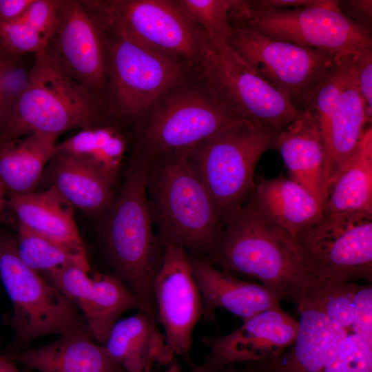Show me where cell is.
I'll return each instance as SVG.
<instances>
[{
	"instance_id": "1",
	"label": "cell",
	"mask_w": 372,
	"mask_h": 372,
	"mask_svg": "<svg viewBox=\"0 0 372 372\" xmlns=\"http://www.w3.org/2000/svg\"><path fill=\"white\" fill-rule=\"evenodd\" d=\"M150 163L132 152L121 192L107 211L103 239L114 275L135 296L140 310L158 322L153 283L164 247L152 227L147 198Z\"/></svg>"
},
{
	"instance_id": "39",
	"label": "cell",
	"mask_w": 372,
	"mask_h": 372,
	"mask_svg": "<svg viewBox=\"0 0 372 372\" xmlns=\"http://www.w3.org/2000/svg\"><path fill=\"white\" fill-rule=\"evenodd\" d=\"M320 0H251L247 1L248 8L252 10L282 9L316 5Z\"/></svg>"
},
{
	"instance_id": "28",
	"label": "cell",
	"mask_w": 372,
	"mask_h": 372,
	"mask_svg": "<svg viewBox=\"0 0 372 372\" xmlns=\"http://www.w3.org/2000/svg\"><path fill=\"white\" fill-rule=\"evenodd\" d=\"M358 212L372 214L371 125L329 188L324 204V214Z\"/></svg>"
},
{
	"instance_id": "4",
	"label": "cell",
	"mask_w": 372,
	"mask_h": 372,
	"mask_svg": "<svg viewBox=\"0 0 372 372\" xmlns=\"http://www.w3.org/2000/svg\"><path fill=\"white\" fill-rule=\"evenodd\" d=\"M280 130L234 120L183 152L206 187L225 225L247 203L255 185L256 165L274 147Z\"/></svg>"
},
{
	"instance_id": "3",
	"label": "cell",
	"mask_w": 372,
	"mask_h": 372,
	"mask_svg": "<svg viewBox=\"0 0 372 372\" xmlns=\"http://www.w3.org/2000/svg\"><path fill=\"white\" fill-rule=\"evenodd\" d=\"M147 189L152 220L163 247L172 244L205 259L223 233L213 200L184 152L158 156L149 165Z\"/></svg>"
},
{
	"instance_id": "17",
	"label": "cell",
	"mask_w": 372,
	"mask_h": 372,
	"mask_svg": "<svg viewBox=\"0 0 372 372\" xmlns=\"http://www.w3.org/2000/svg\"><path fill=\"white\" fill-rule=\"evenodd\" d=\"M189 258L201 297L202 316L207 320L214 318L218 309H223L245 321L282 300L261 284L240 280L204 259Z\"/></svg>"
},
{
	"instance_id": "8",
	"label": "cell",
	"mask_w": 372,
	"mask_h": 372,
	"mask_svg": "<svg viewBox=\"0 0 372 372\" xmlns=\"http://www.w3.org/2000/svg\"><path fill=\"white\" fill-rule=\"evenodd\" d=\"M101 28L123 32L180 60L201 77L213 50L202 29L169 0H83Z\"/></svg>"
},
{
	"instance_id": "42",
	"label": "cell",
	"mask_w": 372,
	"mask_h": 372,
	"mask_svg": "<svg viewBox=\"0 0 372 372\" xmlns=\"http://www.w3.org/2000/svg\"><path fill=\"white\" fill-rule=\"evenodd\" d=\"M192 372H259L254 369L237 368L234 364L229 365L218 371H211L201 368L200 366L192 364Z\"/></svg>"
},
{
	"instance_id": "31",
	"label": "cell",
	"mask_w": 372,
	"mask_h": 372,
	"mask_svg": "<svg viewBox=\"0 0 372 372\" xmlns=\"http://www.w3.org/2000/svg\"><path fill=\"white\" fill-rule=\"evenodd\" d=\"M178 6L205 32L214 49L229 46L233 33L232 13L244 0H176Z\"/></svg>"
},
{
	"instance_id": "18",
	"label": "cell",
	"mask_w": 372,
	"mask_h": 372,
	"mask_svg": "<svg viewBox=\"0 0 372 372\" xmlns=\"http://www.w3.org/2000/svg\"><path fill=\"white\" fill-rule=\"evenodd\" d=\"M276 148L291 179L317 199L324 208L327 195V156L319 127L306 110L300 118L281 129Z\"/></svg>"
},
{
	"instance_id": "25",
	"label": "cell",
	"mask_w": 372,
	"mask_h": 372,
	"mask_svg": "<svg viewBox=\"0 0 372 372\" xmlns=\"http://www.w3.org/2000/svg\"><path fill=\"white\" fill-rule=\"evenodd\" d=\"M50 186L74 208L96 216L107 213L115 196L114 183L89 165L56 153L46 167Z\"/></svg>"
},
{
	"instance_id": "19",
	"label": "cell",
	"mask_w": 372,
	"mask_h": 372,
	"mask_svg": "<svg viewBox=\"0 0 372 372\" xmlns=\"http://www.w3.org/2000/svg\"><path fill=\"white\" fill-rule=\"evenodd\" d=\"M103 346L109 358L126 372H155L174 360L158 322L141 310L118 320Z\"/></svg>"
},
{
	"instance_id": "6",
	"label": "cell",
	"mask_w": 372,
	"mask_h": 372,
	"mask_svg": "<svg viewBox=\"0 0 372 372\" xmlns=\"http://www.w3.org/2000/svg\"><path fill=\"white\" fill-rule=\"evenodd\" d=\"M234 120L205 81L190 75L159 96L134 125L132 151L149 161L183 152Z\"/></svg>"
},
{
	"instance_id": "44",
	"label": "cell",
	"mask_w": 372,
	"mask_h": 372,
	"mask_svg": "<svg viewBox=\"0 0 372 372\" xmlns=\"http://www.w3.org/2000/svg\"><path fill=\"white\" fill-rule=\"evenodd\" d=\"M165 372H181V369L176 360H173Z\"/></svg>"
},
{
	"instance_id": "35",
	"label": "cell",
	"mask_w": 372,
	"mask_h": 372,
	"mask_svg": "<svg viewBox=\"0 0 372 372\" xmlns=\"http://www.w3.org/2000/svg\"><path fill=\"white\" fill-rule=\"evenodd\" d=\"M62 0H32L21 19L34 28L46 45L56 26Z\"/></svg>"
},
{
	"instance_id": "45",
	"label": "cell",
	"mask_w": 372,
	"mask_h": 372,
	"mask_svg": "<svg viewBox=\"0 0 372 372\" xmlns=\"http://www.w3.org/2000/svg\"><path fill=\"white\" fill-rule=\"evenodd\" d=\"M6 120V116L3 109L1 103L0 101V133L3 127Z\"/></svg>"
},
{
	"instance_id": "23",
	"label": "cell",
	"mask_w": 372,
	"mask_h": 372,
	"mask_svg": "<svg viewBox=\"0 0 372 372\" xmlns=\"http://www.w3.org/2000/svg\"><path fill=\"white\" fill-rule=\"evenodd\" d=\"M18 224L81 256L86 250L79 232L74 207L53 187L12 195L7 200Z\"/></svg>"
},
{
	"instance_id": "37",
	"label": "cell",
	"mask_w": 372,
	"mask_h": 372,
	"mask_svg": "<svg viewBox=\"0 0 372 372\" xmlns=\"http://www.w3.org/2000/svg\"><path fill=\"white\" fill-rule=\"evenodd\" d=\"M358 89L369 116H372V47L356 50L351 56Z\"/></svg>"
},
{
	"instance_id": "30",
	"label": "cell",
	"mask_w": 372,
	"mask_h": 372,
	"mask_svg": "<svg viewBox=\"0 0 372 372\" xmlns=\"http://www.w3.org/2000/svg\"><path fill=\"white\" fill-rule=\"evenodd\" d=\"M15 241L21 260L39 273L44 274L70 264L92 271L87 256L78 254L19 224Z\"/></svg>"
},
{
	"instance_id": "14",
	"label": "cell",
	"mask_w": 372,
	"mask_h": 372,
	"mask_svg": "<svg viewBox=\"0 0 372 372\" xmlns=\"http://www.w3.org/2000/svg\"><path fill=\"white\" fill-rule=\"evenodd\" d=\"M44 52L105 105L107 64L105 39L81 1L62 0L56 26Z\"/></svg>"
},
{
	"instance_id": "36",
	"label": "cell",
	"mask_w": 372,
	"mask_h": 372,
	"mask_svg": "<svg viewBox=\"0 0 372 372\" xmlns=\"http://www.w3.org/2000/svg\"><path fill=\"white\" fill-rule=\"evenodd\" d=\"M351 333L372 343V287L360 286L353 301Z\"/></svg>"
},
{
	"instance_id": "34",
	"label": "cell",
	"mask_w": 372,
	"mask_h": 372,
	"mask_svg": "<svg viewBox=\"0 0 372 372\" xmlns=\"http://www.w3.org/2000/svg\"><path fill=\"white\" fill-rule=\"evenodd\" d=\"M15 57L0 54V101L6 119L26 89L32 68L27 70Z\"/></svg>"
},
{
	"instance_id": "9",
	"label": "cell",
	"mask_w": 372,
	"mask_h": 372,
	"mask_svg": "<svg viewBox=\"0 0 372 372\" xmlns=\"http://www.w3.org/2000/svg\"><path fill=\"white\" fill-rule=\"evenodd\" d=\"M0 279L12 304L14 351L39 337L87 329L75 304L21 260L15 236L7 231L0 232Z\"/></svg>"
},
{
	"instance_id": "41",
	"label": "cell",
	"mask_w": 372,
	"mask_h": 372,
	"mask_svg": "<svg viewBox=\"0 0 372 372\" xmlns=\"http://www.w3.org/2000/svg\"><path fill=\"white\" fill-rule=\"evenodd\" d=\"M6 195H7L6 192L0 180V223L9 224L11 220L6 212L8 203L6 199Z\"/></svg>"
},
{
	"instance_id": "38",
	"label": "cell",
	"mask_w": 372,
	"mask_h": 372,
	"mask_svg": "<svg viewBox=\"0 0 372 372\" xmlns=\"http://www.w3.org/2000/svg\"><path fill=\"white\" fill-rule=\"evenodd\" d=\"M339 10L347 17L362 26L371 28L372 1H338Z\"/></svg>"
},
{
	"instance_id": "20",
	"label": "cell",
	"mask_w": 372,
	"mask_h": 372,
	"mask_svg": "<svg viewBox=\"0 0 372 372\" xmlns=\"http://www.w3.org/2000/svg\"><path fill=\"white\" fill-rule=\"evenodd\" d=\"M93 339L88 329L73 331L46 345L4 357L38 372H126Z\"/></svg>"
},
{
	"instance_id": "32",
	"label": "cell",
	"mask_w": 372,
	"mask_h": 372,
	"mask_svg": "<svg viewBox=\"0 0 372 372\" xmlns=\"http://www.w3.org/2000/svg\"><path fill=\"white\" fill-rule=\"evenodd\" d=\"M359 285L318 280L298 300L297 306L316 309L351 333L353 301Z\"/></svg>"
},
{
	"instance_id": "27",
	"label": "cell",
	"mask_w": 372,
	"mask_h": 372,
	"mask_svg": "<svg viewBox=\"0 0 372 372\" xmlns=\"http://www.w3.org/2000/svg\"><path fill=\"white\" fill-rule=\"evenodd\" d=\"M58 137L32 133L0 143V180L9 196L34 192L55 154Z\"/></svg>"
},
{
	"instance_id": "2",
	"label": "cell",
	"mask_w": 372,
	"mask_h": 372,
	"mask_svg": "<svg viewBox=\"0 0 372 372\" xmlns=\"http://www.w3.org/2000/svg\"><path fill=\"white\" fill-rule=\"evenodd\" d=\"M204 260L255 278L281 299L296 303L318 281L304 265L293 236L262 218L247 201L224 225Z\"/></svg>"
},
{
	"instance_id": "22",
	"label": "cell",
	"mask_w": 372,
	"mask_h": 372,
	"mask_svg": "<svg viewBox=\"0 0 372 372\" xmlns=\"http://www.w3.org/2000/svg\"><path fill=\"white\" fill-rule=\"evenodd\" d=\"M351 56L344 62L341 91L325 133L327 192L371 123L358 87Z\"/></svg>"
},
{
	"instance_id": "21",
	"label": "cell",
	"mask_w": 372,
	"mask_h": 372,
	"mask_svg": "<svg viewBox=\"0 0 372 372\" xmlns=\"http://www.w3.org/2000/svg\"><path fill=\"white\" fill-rule=\"evenodd\" d=\"M298 309L295 341L279 357L265 362L266 372H321L349 334L322 313L303 306Z\"/></svg>"
},
{
	"instance_id": "43",
	"label": "cell",
	"mask_w": 372,
	"mask_h": 372,
	"mask_svg": "<svg viewBox=\"0 0 372 372\" xmlns=\"http://www.w3.org/2000/svg\"><path fill=\"white\" fill-rule=\"evenodd\" d=\"M0 372H19L12 362L0 356Z\"/></svg>"
},
{
	"instance_id": "33",
	"label": "cell",
	"mask_w": 372,
	"mask_h": 372,
	"mask_svg": "<svg viewBox=\"0 0 372 372\" xmlns=\"http://www.w3.org/2000/svg\"><path fill=\"white\" fill-rule=\"evenodd\" d=\"M46 43L31 25L21 19L0 23V54L19 56L43 52Z\"/></svg>"
},
{
	"instance_id": "15",
	"label": "cell",
	"mask_w": 372,
	"mask_h": 372,
	"mask_svg": "<svg viewBox=\"0 0 372 372\" xmlns=\"http://www.w3.org/2000/svg\"><path fill=\"white\" fill-rule=\"evenodd\" d=\"M153 294L158 323L168 346L174 355L189 361L193 331L202 316L203 305L185 249L172 244L164 247Z\"/></svg>"
},
{
	"instance_id": "40",
	"label": "cell",
	"mask_w": 372,
	"mask_h": 372,
	"mask_svg": "<svg viewBox=\"0 0 372 372\" xmlns=\"http://www.w3.org/2000/svg\"><path fill=\"white\" fill-rule=\"evenodd\" d=\"M32 0H0V23L21 17Z\"/></svg>"
},
{
	"instance_id": "5",
	"label": "cell",
	"mask_w": 372,
	"mask_h": 372,
	"mask_svg": "<svg viewBox=\"0 0 372 372\" xmlns=\"http://www.w3.org/2000/svg\"><path fill=\"white\" fill-rule=\"evenodd\" d=\"M103 102L42 52L34 55L28 85L0 133V143L32 133L59 136L72 129L103 125Z\"/></svg>"
},
{
	"instance_id": "26",
	"label": "cell",
	"mask_w": 372,
	"mask_h": 372,
	"mask_svg": "<svg viewBox=\"0 0 372 372\" xmlns=\"http://www.w3.org/2000/svg\"><path fill=\"white\" fill-rule=\"evenodd\" d=\"M72 302L82 313L92 338L101 345L123 313L141 309L135 296L116 276L93 271L75 291Z\"/></svg>"
},
{
	"instance_id": "11",
	"label": "cell",
	"mask_w": 372,
	"mask_h": 372,
	"mask_svg": "<svg viewBox=\"0 0 372 372\" xmlns=\"http://www.w3.org/2000/svg\"><path fill=\"white\" fill-rule=\"evenodd\" d=\"M231 25L229 46L298 110H307L320 83L344 60L246 25Z\"/></svg>"
},
{
	"instance_id": "7",
	"label": "cell",
	"mask_w": 372,
	"mask_h": 372,
	"mask_svg": "<svg viewBox=\"0 0 372 372\" xmlns=\"http://www.w3.org/2000/svg\"><path fill=\"white\" fill-rule=\"evenodd\" d=\"M101 29L107 55L109 118L136 125L159 96L193 75L178 59L123 32Z\"/></svg>"
},
{
	"instance_id": "12",
	"label": "cell",
	"mask_w": 372,
	"mask_h": 372,
	"mask_svg": "<svg viewBox=\"0 0 372 372\" xmlns=\"http://www.w3.org/2000/svg\"><path fill=\"white\" fill-rule=\"evenodd\" d=\"M309 271L318 280H372V214L327 213L293 236Z\"/></svg>"
},
{
	"instance_id": "16",
	"label": "cell",
	"mask_w": 372,
	"mask_h": 372,
	"mask_svg": "<svg viewBox=\"0 0 372 372\" xmlns=\"http://www.w3.org/2000/svg\"><path fill=\"white\" fill-rule=\"evenodd\" d=\"M298 327V320L276 305L242 321L227 334L205 338L208 351L199 366L218 371L236 363L272 360L293 343Z\"/></svg>"
},
{
	"instance_id": "10",
	"label": "cell",
	"mask_w": 372,
	"mask_h": 372,
	"mask_svg": "<svg viewBox=\"0 0 372 372\" xmlns=\"http://www.w3.org/2000/svg\"><path fill=\"white\" fill-rule=\"evenodd\" d=\"M231 24L248 26L267 36L329 53L340 59L372 47L371 28L345 16L338 1L320 0L305 7L252 10L247 1L231 18Z\"/></svg>"
},
{
	"instance_id": "24",
	"label": "cell",
	"mask_w": 372,
	"mask_h": 372,
	"mask_svg": "<svg viewBox=\"0 0 372 372\" xmlns=\"http://www.w3.org/2000/svg\"><path fill=\"white\" fill-rule=\"evenodd\" d=\"M267 221L294 236L321 220L324 206L291 178L261 179L247 200Z\"/></svg>"
},
{
	"instance_id": "29",
	"label": "cell",
	"mask_w": 372,
	"mask_h": 372,
	"mask_svg": "<svg viewBox=\"0 0 372 372\" xmlns=\"http://www.w3.org/2000/svg\"><path fill=\"white\" fill-rule=\"evenodd\" d=\"M127 147L125 136L114 125L103 124L81 129L56 143L55 154L79 160L115 183Z\"/></svg>"
},
{
	"instance_id": "13",
	"label": "cell",
	"mask_w": 372,
	"mask_h": 372,
	"mask_svg": "<svg viewBox=\"0 0 372 372\" xmlns=\"http://www.w3.org/2000/svg\"><path fill=\"white\" fill-rule=\"evenodd\" d=\"M201 77L235 120L281 130L306 112L296 108L229 46L213 48Z\"/></svg>"
}]
</instances>
